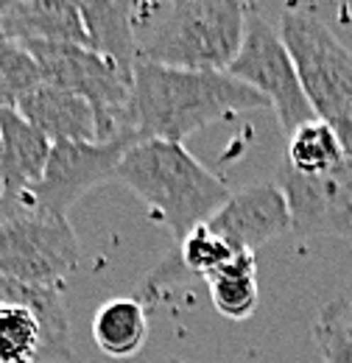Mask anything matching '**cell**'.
<instances>
[{
    "label": "cell",
    "mask_w": 352,
    "mask_h": 363,
    "mask_svg": "<svg viewBox=\"0 0 352 363\" xmlns=\"http://www.w3.org/2000/svg\"><path fill=\"white\" fill-rule=\"evenodd\" d=\"M43 87V70L31 50L6 40L0 45V109H17L26 95Z\"/></svg>",
    "instance_id": "ac0fdd59"
},
{
    "label": "cell",
    "mask_w": 352,
    "mask_h": 363,
    "mask_svg": "<svg viewBox=\"0 0 352 363\" xmlns=\"http://www.w3.org/2000/svg\"><path fill=\"white\" fill-rule=\"evenodd\" d=\"M148 26L137 28L140 59L179 70L226 73L243 45L249 9L235 0H179L140 6Z\"/></svg>",
    "instance_id": "3957f363"
},
{
    "label": "cell",
    "mask_w": 352,
    "mask_h": 363,
    "mask_svg": "<svg viewBox=\"0 0 352 363\" xmlns=\"http://www.w3.org/2000/svg\"><path fill=\"white\" fill-rule=\"evenodd\" d=\"M258 255L235 252L229 263L207 277L213 308L226 318H246L255 313L260 294H258Z\"/></svg>",
    "instance_id": "e0dca14e"
},
{
    "label": "cell",
    "mask_w": 352,
    "mask_h": 363,
    "mask_svg": "<svg viewBox=\"0 0 352 363\" xmlns=\"http://www.w3.org/2000/svg\"><path fill=\"white\" fill-rule=\"evenodd\" d=\"M82 249L67 218H50L34 210H17L0 227V277L62 288L79 269Z\"/></svg>",
    "instance_id": "5b68a950"
},
{
    "label": "cell",
    "mask_w": 352,
    "mask_h": 363,
    "mask_svg": "<svg viewBox=\"0 0 352 363\" xmlns=\"http://www.w3.org/2000/svg\"><path fill=\"white\" fill-rule=\"evenodd\" d=\"M249 109H271V104L229 73L179 70L145 59L134 65L129 123L140 140L182 143L216 121Z\"/></svg>",
    "instance_id": "6da1fadb"
},
{
    "label": "cell",
    "mask_w": 352,
    "mask_h": 363,
    "mask_svg": "<svg viewBox=\"0 0 352 363\" xmlns=\"http://www.w3.org/2000/svg\"><path fill=\"white\" fill-rule=\"evenodd\" d=\"M280 40L294 59L313 115L339 132L352 157V50L310 9L280 14Z\"/></svg>",
    "instance_id": "277c9868"
},
{
    "label": "cell",
    "mask_w": 352,
    "mask_h": 363,
    "mask_svg": "<svg viewBox=\"0 0 352 363\" xmlns=\"http://www.w3.org/2000/svg\"><path fill=\"white\" fill-rule=\"evenodd\" d=\"M17 112L50 143H98V115L82 95L43 84L20 101Z\"/></svg>",
    "instance_id": "7c38bea8"
},
{
    "label": "cell",
    "mask_w": 352,
    "mask_h": 363,
    "mask_svg": "<svg viewBox=\"0 0 352 363\" xmlns=\"http://www.w3.org/2000/svg\"><path fill=\"white\" fill-rule=\"evenodd\" d=\"M347 299L327 302L313 324V341L324 363H352V327L347 324Z\"/></svg>",
    "instance_id": "d6986e66"
},
{
    "label": "cell",
    "mask_w": 352,
    "mask_h": 363,
    "mask_svg": "<svg viewBox=\"0 0 352 363\" xmlns=\"http://www.w3.org/2000/svg\"><path fill=\"white\" fill-rule=\"evenodd\" d=\"M115 182L132 190L176 243L207 224L232 196L226 182L207 171L182 143L168 140L134 143L118 165Z\"/></svg>",
    "instance_id": "7a4b0ae2"
},
{
    "label": "cell",
    "mask_w": 352,
    "mask_h": 363,
    "mask_svg": "<svg viewBox=\"0 0 352 363\" xmlns=\"http://www.w3.org/2000/svg\"><path fill=\"white\" fill-rule=\"evenodd\" d=\"M3 43H6V37H3V31H0V45H3Z\"/></svg>",
    "instance_id": "7402d4cb"
},
{
    "label": "cell",
    "mask_w": 352,
    "mask_h": 363,
    "mask_svg": "<svg viewBox=\"0 0 352 363\" xmlns=\"http://www.w3.org/2000/svg\"><path fill=\"white\" fill-rule=\"evenodd\" d=\"M347 157L350 154H347L339 132L330 123L313 118L305 126H299L297 132L288 135L282 165H288L291 171H297L302 177H319V174L339 168Z\"/></svg>",
    "instance_id": "2e32d148"
},
{
    "label": "cell",
    "mask_w": 352,
    "mask_h": 363,
    "mask_svg": "<svg viewBox=\"0 0 352 363\" xmlns=\"http://www.w3.org/2000/svg\"><path fill=\"white\" fill-rule=\"evenodd\" d=\"M0 305H20L31 311L43 327L45 358H70V321L59 288L26 285L9 277H0Z\"/></svg>",
    "instance_id": "5bb4252c"
},
{
    "label": "cell",
    "mask_w": 352,
    "mask_h": 363,
    "mask_svg": "<svg viewBox=\"0 0 352 363\" xmlns=\"http://www.w3.org/2000/svg\"><path fill=\"white\" fill-rule=\"evenodd\" d=\"M89 50L115 65L126 79H134V65L140 59L134 3H79Z\"/></svg>",
    "instance_id": "4fadbf2b"
},
{
    "label": "cell",
    "mask_w": 352,
    "mask_h": 363,
    "mask_svg": "<svg viewBox=\"0 0 352 363\" xmlns=\"http://www.w3.org/2000/svg\"><path fill=\"white\" fill-rule=\"evenodd\" d=\"M274 182L288 201L294 235L352 238V157L319 177H302L280 162Z\"/></svg>",
    "instance_id": "ba28073f"
},
{
    "label": "cell",
    "mask_w": 352,
    "mask_h": 363,
    "mask_svg": "<svg viewBox=\"0 0 352 363\" xmlns=\"http://www.w3.org/2000/svg\"><path fill=\"white\" fill-rule=\"evenodd\" d=\"M168 363H187V361H182V358H171Z\"/></svg>",
    "instance_id": "44dd1931"
},
{
    "label": "cell",
    "mask_w": 352,
    "mask_h": 363,
    "mask_svg": "<svg viewBox=\"0 0 352 363\" xmlns=\"http://www.w3.org/2000/svg\"><path fill=\"white\" fill-rule=\"evenodd\" d=\"M134 137L115 143H53L48 168L20 210H34L50 218H67L70 207L95 184L115 179L123 154L132 148Z\"/></svg>",
    "instance_id": "52a82bcc"
},
{
    "label": "cell",
    "mask_w": 352,
    "mask_h": 363,
    "mask_svg": "<svg viewBox=\"0 0 352 363\" xmlns=\"http://www.w3.org/2000/svg\"><path fill=\"white\" fill-rule=\"evenodd\" d=\"M50 148L53 143L17 109H0V190L14 210L23 207L28 190L43 179Z\"/></svg>",
    "instance_id": "8fae6325"
},
{
    "label": "cell",
    "mask_w": 352,
    "mask_h": 363,
    "mask_svg": "<svg viewBox=\"0 0 352 363\" xmlns=\"http://www.w3.org/2000/svg\"><path fill=\"white\" fill-rule=\"evenodd\" d=\"M14 213H17V210H14V204H11V201L3 196V190H0V227H3Z\"/></svg>",
    "instance_id": "ffe728a7"
},
{
    "label": "cell",
    "mask_w": 352,
    "mask_h": 363,
    "mask_svg": "<svg viewBox=\"0 0 352 363\" xmlns=\"http://www.w3.org/2000/svg\"><path fill=\"white\" fill-rule=\"evenodd\" d=\"M226 73L263 95L277 112V121L285 129V135L297 132L299 126L316 118L299 84L294 59L285 43L280 40V31L255 11H249L246 17L243 45Z\"/></svg>",
    "instance_id": "8992f818"
},
{
    "label": "cell",
    "mask_w": 352,
    "mask_h": 363,
    "mask_svg": "<svg viewBox=\"0 0 352 363\" xmlns=\"http://www.w3.org/2000/svg\"><path fill=\"white\" fill-rule=\"evenodd\" d=\"M92 341L109 358H132L148 341V313L140 299H109L92 318Z\"/></svg>",
    "instance_id": "9a60e30c"
},
{
    "label": "cell",
    "mask_w": 352,
    "mask_h": 363,
    "mask_svg": "<svg viewBox=\"0 0 352 363\" xmlns=\"http://www.w3.org/2000/svg\"><path fill=\"white\" fill-rule=\"evenodd\" d=\"M0 31L20 45L89 48L79 3L67 0H0Z\"/></svg>",
    "instance_id": "30bf717a"
},
{
    "label": "cell",
    "mask_w": 352,
    "mask_h": 363,
    "mask_svg": "<svg viewBox=\"0 0 352 363\" xmlns=\"http://www.w3.org/2000/svg\"><path fill=\"white\" fill-rule=\"evenodd\" d=\"M207 227L219 232L235 252L258 255L265 243L291 232V213L277 182H260L232 193Z\"/></svg>",
    "instance_id": "9c48e42d"
}]
</instances>
